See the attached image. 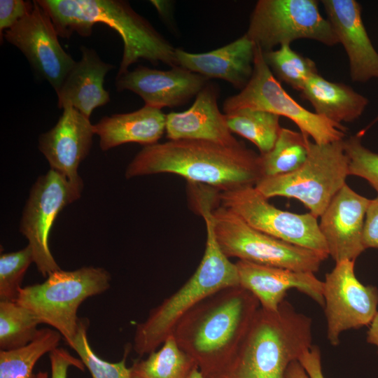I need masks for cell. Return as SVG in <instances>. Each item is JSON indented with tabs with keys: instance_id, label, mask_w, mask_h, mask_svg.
I'll list each match as a JSON object with an SVG mask.
<instances>
[{
	"instance_id": "9a60e30c",
	"label": "cell",
	"mask_w": 378,
	"mask_h": 378,
	"mask_svg": "<svg viewBox=\"0 0 378 378\" xmlns=\"http://www.w3.org/2000/svg\"><path fill=\"white\" fill-rule=\"evenodd\" d=\"M94 134L90 119L74 107L66 106L56 125L39 136L38 149L50 169L83 187L78 169L90 153Z\"/></svg>"
},
{
	"instance_id": "4316f807",
	"label": "cell",
	"mask_w": 378,
	"mask_h": 378,
	"mask_svg": "<svg viewBox=\"0 0 378 378\" xmlns=\"http://www.w3.org/2000/svg\"><path fill=\"white\" fill-rule=\"evenodd\" d=\"M310 141L301 132L281 127L272 148L260 155L262 177L286 174L299 168L308 155Z\"/></svg>"
},
{
	"instance_id": "8992f818",
	"label": "cell",
	"mask_w": 378,
	"mask_h": 378,
	"mask_svg": "<svg viewBox=\"0 0 378 378\" xmlns=\"http://www.w3.org/2000/svg\"><path fill=\"white\" fill-rule=\"evenodd\" d=\"M111 274L102 267L84 266L71 271L59 270L41 284L22 287L17 302L58 331L70 346L80 318L77 312L90 297L110 288Z\"/></svg>"
},
{
	"instance_id": "f1b7e54d",
	"label": "cell",
	"mask_w": 378,
	"mask_h": 378,
	"mask_svg": "<svg viewBox=\"0 0 378 378\" xmlns=\"http://www.w3.org/2000/svg\"><path fill=\"white\" fill-rule=\"evenodd\" d=\"M40 320L17 302L0 301V349L11 350L26 346L37 336Z\"/></svg>"
},
{
	"instance_id": "8d00e7d4",
	"label": "cell",
	"mask_w": 378,
	"mask_h": 378,
	"mask_svg": "<svg viewBox=\"0 0 378 378\" xmlns=\"http://www.w3.org/2000/svg\"><path fill=\"white\" fill-rule=\"evenodd\" d=\"M363 244L365 249H378V194L370 200L368 205L363 233Z\"/></svg>"
},
{
	"instance_id": "836d02e7",
	"label": "cell",
	"mask_w": 378,
	"mask_h": 378,
	"mask_svg": "<svg viewBox=\"0 0 378 378\" xmlns=\"http://www.w3.org/2000/svg\"><path fill=\"white\" fill-rule=\"evenodd\" d=\"M284 378H325L319 348L312 346L288 367Z\"/></svg>"
},
{
	"instance_id": "2e32d148",
	"label": "cell",
	"mask_w": 378,
	"mask_h": 378,
	"mask_svg": "<svg viewBox=\"0 0 378 378\" xmlns=\"http://www.w3.org/2000/svg\"><path fill=\"white\" fill-rule=\"evenodd\" d=\"M370 202L346 183L319 217V229L328 255L335 262L345 260L355 262L365 250L363 233Z\"/></svg>"
},
{
	"instance_id": "f35d334b",
	"label": "cell",
	"mask_w": 378,
	"mask_h": 378,
	"mask_svg": "<svg viewBox=\"0 0 378 378\" xmlns=\"http://www.w3.org/2000/svg\"><path fill=\"white\" fill-rule=\"evenodd\" d=\"M158 10L160 15L167 20L171 16L172 4L168 1H150Z\"/></svg>"
},
{
	"instance_id": "ac0fdd59",
	"label": "cell",
	"mask_w": 378,
	"mask_h": 378,
	"mask_svg": "<svg viewBox=\"0 0 378 378\" xmlns=\"http://www.w3.org/2000/svg\"><path fill=\"white\" fill-rule=\"evenodd\" d=\"M239 285L251 292L260 307L275 312L285 300L287 292L295 288L324 305L323 281L314 273L260 265L238 260L235 262Z\"/></svg>"
},
{
	"instance_id": "8fae6325",
	"label": "cell",
	"mask_w": 378,
	"mask_h": 378,
	"mask_svg": "<svg viewBox=\"0 0 378 378\" xmlns=\"http://www.w3.org/2000/svg\"><path fill=\"white\" fill-rule=\"evenodd\" d=\"M220 205L246 223L288 243L328 255L317 218L310 212L295 214L270 203L255 186L219 192Z\"/></svg>"
},
{
	"instance_id": "d4e9b609",
	"label": "cell",
	"mask_w": 378,
	"mask_h": 378,
	"mask_svg": "<svg viewBox=\"0 0 378 378\" xmlns=\"http://www.w3.org/2000/svg\"><path fill=\"white\" fill-rule=\"evenodd\" d=\"M197 367L172 335L158 351L151 352L146 359L136 360L130 369L132 378H189Z\"/></svg>"
},
{
	"instance_id": "d6a6232c",
	"label": "cell",
	"mask_w": 378,
	"mask_h": 378,
	"mask_svg": "<svg viewBox=\"0 0 378 378\" xmlns=\"http://www.w3.org/2000/svg\"><path fill=\"white\" fill-rule=\"evenodd\" d=\"M344 148L349 160V175L364 178L378 194V153L365 147L359 134L344 138Z\"/></svg>"
},
{
	"instance_id": "ba28073f",
	"label": "cell",
	"mask_w": 378,
	"mask_h": 378,
	"mask_svg": "<svg viewBox=\"0 0 378 378\" xmlns=\"http://www.w3.org/2000/svg\"><path fill=\"white\" fill-rule=\"evenodd\" d=\"M211 217L216 239L228 258L315 273L329 256L256 230L220 204L211 209Z\"/></svg>"
},
{
	"instance_id": "7a4b0ae2",
	"label": "cell",
	"mask_w": 378,
	"mask_h": 378,
	"mask_svg": "<svg viewBox=\"0 0 378 378\" xmlns=\"http://www.w3.org/2000/svg\"><path fill=\"white\" fill-rule=\"evenodd\" d=\"M260 307L248 290L225 288L186 314L172 335L204 378H225Z\"/></svg>"
},
{
	"instance_id": "5bb4252c",
	"label": "cell",
	"mask_w": 378,
	"mask_h": 378,
	"mask_svg": "<svg viewBox=\"0 0 378 378\" xmlns=\"http://www.w3.org/2000/svg\"><path fill=\"white\" fill-rule=\"evenodd\" d=\"M32 10L3 37L26 57L37 75L57 92L76 61L60 45L51 18L37 1Z\"/></svg>"
},
{
	"instance_id": "83f0119b",
	"label": "cell",
	"mask_w": 378,
	"mask_h": 378,
	"mask_svg": "<svg viewBox=\"0 0 378 378\" xmlns=\"http://www.w3.org/2000/svg\"><path fill=\"white\" fill-rule=\"evenodd\" d=\"M225 115L230 132L252 142L260 155L272 148L281 129L280 116L264 111L243 108Z\"/></svg>"
},
{
	"instance_id": "52a82bcc",
	"label": "cell",
	"mask_w": 378,
	"mask_h": 378,
	"mask_svg": "<svg viewBox=\"0 0 378 378\" xmlns=\"http://www.w3.org/2000/svg\"><path fill=\"white\" fill-rule=\"evenodd\" d=\"M348 176L344 139L325 144L310 141L308 155L299 168L262 177L255 188L267 199L280 196L298 200L318 218L346 183Z\"/></svg>"
},
{
	"instance_id": "1f68e13d",
	"label": "cell",
	"mask_w": 378,
	"mask_h": 378,
	"mask_svg": "<svg viewBox=\"0 0 378 378\" xmlns=\"http://www.w3.org/2000/svg\"><path fill=\"white\" fill-rule=\"evenodd\" d=\"M32 262L33 253L28 245L17 251L1 254L0 301L17 300L23 277Z\"/></svg>"
},
{
	"instance_id": "7c38bea8",
	"label": "cell",
	"mask_w": 378,
	"mask_h": 378,
	"mask_svg": "<svg viewBox=\"0 0 378 378\" xmlns=\"http://www.w3.org/2000/svg\"><path fill=\"white\" fill-rule=\"evenodd\" d=\"M83 187L50 170L32 185L20 220L19 231L28 240L34 263L44 277L61 270L49 247V234L59 213L78 200Z\"/></svg>"
},
{
	"instance_id": "44dd1931",
	"label": "cell",
	"mask_w": 378,
	"mask_h": 378,
	"mask_svg": "<svg viewBox=\"0 0 378 378\" xmlns=\"http://www.w3.org/2000/svg\"><path fill=\"white\" fill-rule=\"evenodd\" d=\"M255 44L245 34L216 50L191 53L176 48L177 64L207 80L223 79L234 88L244 89L253 71Z\"/></svg>"
},
{
	"instance_id": "74e56055",
	"label": "cell",
	"mask_w": 378,
	"mask_h": 378,
	"mask_svg": "<svg viewBox=\"0 0 378 378\" xmlns=\"http://www.w3.org/2000/svg\"><path fill=\"white\" fill-rule=\"evenodd\" d=\"M369 326L370 327L367 332V342L375 345L378 350V312Z\"/></svg>"
},
{
	"instance_id": "e0dca14e",
	"label": "cell",
	"mask_w": 378,
	"mask_h": 378,
	"mask_svg": "<svg viewBox=\"0 0 378 378\" xmlns=\"http://www.w3.org/2000/svg\"><path fill=\"white\" fill-rule=\"evenodd\" d=\"M207 80L179 66L166 71L139 66L117 76L115 86L118 91L127 90L136 93L145 105L161 109L185 104L199 93Z\"/></svg>"
},
{
	"instance_id": "ab89813d",
	"label": "cell",
	"mask_w": 378,
	"mask_h": 378,
	"mask_svg": "<svg viewBox=\"0 0 378 378\" xmlns=\"http://www.w3.org/2000/svg\"><path fill=\"white\" fill-rule=\"evenodd\" d=\"M189 378H204L203 375L199 370L198 368H195L194 370L192 372L191 374L190 375Z\"/></svg>"
},
{
	"instance_id": "e575fe53",
	"label": "cell",
	"mask_w": 378,
	"mask_h": 378,
	"mask_svg": "<svg viewBox=\"0 0 378 378\" xmlns=\"http://www.w3.org/2000/svg\"><path fill=\"white\" fill-rule=\"evenodd\" d=\"M34 8V1L23 0L0 1V33L2 42L3 32L9 29Z\"/></svg>"
},
{
	"instance_id": "60d3db41",
	"label": "cell",
	"mask_w": 378,
	"mask_h": 378,
	"mask_svg": "<svg viewBox=\"0 0 378 378\" xmlns=\"http://www.w3.org/2000/svg\"><path fill=\"white\" fill-rule=\"evenodd\" d=\"M37 378H48V373L46 372L40 371L37 373Z\"/></svg>"
},
{
	"instance_id": "5b68a950",
	"label": "cell",
	"mask_w": 378,
	"mask_h": 378,
	"mask_svg": "<svg viewBox=\"0 0 378 378\" xmlns=\"http://www.w3.org/2000/svg\"><path fill=\"white\" fill-rule=\"evenodd\" d=\"M209 208L200 210L206 229L204 255L195 272L175 293L153 308L137 324L133 348L139 356L149 354L173 334L182 317L202 300L221 289L237 286L235 263L222 252L216 239Z\"/></svg>"
},
{
	"instance_id": "3957f363",
	"label": "cell",
	"mask_w": 378,
	"mask_h": 378,
	"mask_svg": "<svg viewBox=\"0 0 378 378\" xmlns=\"http://www.w3.org/2000/svg\"><path fill=\"white\" fill-rule=\"evenodd\" d=\"M52 20L57 33L69 38L74 32L89 36L102 23L121 36L123 55L117 76L128 71L140 59L153 64L178 66L176 48L152 24L120 0H36Z\"/></svg>"
},
{
	"instance_id": "d590c367",
	"label": "cell",
	"mask_w": 378,
	"mask_h": 378,
	"mask_svg": "<svg viewBox=\"0 0 378 378\" xmlns=\"http://www.w3.org/2000/svg\"><path fill=\"white\" fill-rule=\"evenodd\" d=\"M51 378H67L68 369L74 367L84 371L85 367L80 358L72 356L66 349L57 347L49 353Z\"/></svg>"
},
{
	"instance_id": "277c9868",
	"label": "cell",
	"mask_w": 378,
	"mask_h": 378,
	"mask_svg": "<svg viewBox=\"0 0 378 378\" xmlns=\"http://www.w3.org/2000/svg\"><path fill=\"white\" fill-rule=\"evenodd\" d=\"M312 318L286 300L275 312L260 307L225 378H284L312 346Z\"/></svg>"
},
{
	"instance_id": "9c48e42d",
	"label": "cell",
	"mask_w": 378,
	"mask_h": 378,
	"mask_svg": "<svg viewBox=\"0 0 378 378\" xmlns=\"http://www.w3.org/2000/svg\"><path fill=\"white\" fill-rule=\"evenodd\" d=\"M243 108L264 111L286 117L318 144L342 140L346 128L302 106L283 88L255 46L252 76L240 92L223 102L225 114Z\"/></svg>"
},
{
	"instance_id": "cb8c5ba5",
	"label": "cell",
	"mask_w": 378,
	"mask_h": 378,
	"mask_svg": "<svg viewBox=\"0 0 378 378\" xmlns=\"http://www.w3.org/2000/svg\"><path fill=\"white\" fill-rule=\"evenodd\" d=\"M300 96L311 104L315 113L339 125L358 119L368 104V99L351 86L330 81L319 74L308 80Z\"/></svg>"
},
{
	"instance_id": "30bf717a",
	"label": "cell",
	"mask_w": 378,
	"mask_h": 378,
	"mask_svg": "<svg viewBox=\"0 0 378 378\" xmlns=\"http://www.w3.org/2000/svg\"><path fill=\"white\" fill-rule=\"evenodd\" d=\"M246 34L263 52L302 38L328 46L339 43L316 0H260L251 15Z\"/></svg>"
},
{
	"instance_id": "484cf974",
	"label": "cell",
	"mask_w": 378,
	"mask_h": 378,
	"mask_svg": "<svg viewBox=\"0 0 378 378\" xmlns=\"http://www.w3.org/2000/svg\"><path fill=\"white\" fill-rule=\"evenodd\" d=\"M61 334L55 329H39L36 338L22 347L0 350V378H37L34 368L46 354L58 346Z\"/></svg>"
},
{
	"instance_id": "4fadbf2b",
	"label": "cell",
	"mask_w": 378,
	"mask_h": 378,
	"mask_svg": "<svg viewBox=\"0 0 378 378\" xmlns=\"http://www.w3.org/2000/svg\"><path fill=\"white\" fill-rule=\"evenodd\" d=\"M354 264L349 260L335 262L323 281L327 337L335 346L344 331L370 325L377 312L378 289L357 279Z\"/></svg>"
},
{
	"instance_id": "6da1fadb",
	"label": "cell",
	"mask_w": 378,
	"mask_h": 378,
	"mask_svg": "<svg viewBox=\"0 0 378 378\" xmlns=\"http://www.w3.org/2000/svg\"><path fill=\"white\" fill-rule=\"evenodd\" d=\"M169 173L219 192L255 186L262 177L260 155L242 143L224 146L199 140H169L144 146L125 177Z\"/></svg>"
},
{
	"instance_id": "603a6c76",
	"label": "cell",
	"mask_w": 378,
	"mask_h": 378,
	"mask_svg": "<svg viewBox=\"0 0 378 378\" xmlns=\"http://www.w3.org/2000/svg\"><path fill=\"white\" fill-rule=\"evenodd\" d=\"M166 115L161 109L145 105L125 113L103 117L93 125L103 151L118 146L136 143L144 146L158 143L165 132Z\"/></svg>"
},
{
	"instance_id": "d6986e66",
	"label": "cell",
	"mask_w": 378,
	"mask_h": 378,
	"mask_svg": "<svg viewBox=\"0 0 378 378\" xmlns=\"http://www.w3.org/2000/svg\"><path fill=\"white\" fill-rule=\"evenodd\" d=\"M321 4L349 58L351 80L365 83L378 78V52L363 22L360 4L355 0H323Z\"/></svg>"
},
{
	"instance_id": "4dcf8cb0",
	"label": "cell",
	"mask_w": 378,
	"mask_h": 378,
	"mask_svg": "<svg viewBox=\"0 0 378 378\" xmlns=\"http://www.w3.org/2000/svg\"><path fill=\"white\" fill-rule=\"evenodd\" d=\"M88 318H80L76 337L70 346L89 370L92 378H132L131 369L126 365L128 350L123 358L117 363L102 359L92 349L88 339Z\"/></svg>"
},
{
	"instance_id": "7402d4cb",
	"label": "cell",
	"mask_w": 378,
	"mask_h": 378,
	"mask_svg": "<svg viewBox=\"0 0 378 378\" xmlns=\"http://www.w3.org/2000/svg\"><path fill=\"white\" fill-rule=\"evenodd\" d=\"M81 58L76 62L56 92L59 108L72 106L87 118L94 109L110 102L104 88V78L113 66L104 62L94 50L81 46Z\"/></svg>"
},
{
	"instance_id": "ffe728a7",
	"label": "cell",
	"mask_w": 378,
	"mask_h": 378,
	"mask_svg": "<svg viewBox=\"0 0 378 378\" xmlns=\"http://www.w3.org/2000/svg\"><path fill=\"white\" fill-rule=\"evenodd\" d=\"M218 97V87L207 83L188 110L166 115L167 137L169 140L206 141L224 146L239 144L240 142L229 130L225 115L219 110Z\"/></svg>"
},
{
	"instance_id": "f546056e",
	"label": "cell",
	"mask_w": 378,
	"mask_h": 378,
	"mask_svg": "<svg viewBox=\"0 0 378 378\" xmlns=\"http://www.w3.org/2000/svg\"><path fill=\"white\" fill-rule=\"evenodd\" d=\"M262 54L276 78L299 92L312 76L318 74L316 63L293 50L290 45H281L277 50L262 51Z\"/></svg>"
}]
</instances>
